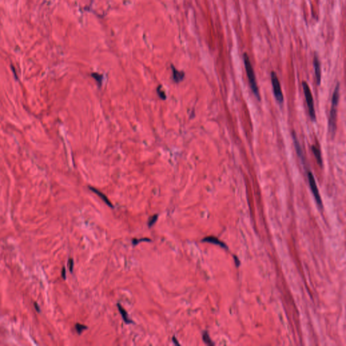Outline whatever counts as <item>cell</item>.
Wrapping results in <instances>:
<instances>
[{"mask_svg": "<svg viewBox=\"0 0 346 346\" xmlns=\"http://www.w3.org/2000/svg\"><path fill=\"white\" fill-rule=\"evenodd\" d=\"M339 89H340V85L338 83L335 86L331 99V108L329 120H328V129H329V133L331 135L332 137H334L335 132H336L337 112V105H338L339 99Z\"/></svg>", "mask_w": 346, "mask_h": 346, "instance_id": "1", "label": "cell"}, {"mask_svg": "<svg viewBox=\"0 0 346 346\" xmlns=\"http://www.w3.org/2000/svg\"><path fill=\"white\" fill-rule=\"evenodd\" d=\"M243 58L244 65H245V68L246 74H247L248 76L250 87L252 89V91L253 94H254V96L256 97V98L258 99V100H260V97L258 86V85H257L256 76H255L254 68H253L252 65L251 64L250 58H249V56L248 55L247 53H243Z\"/></svg>", "mask_w": 346, "mask_h": 346, "instance_id": "2", "label": "cell"}, {"mask_svg": "<svg viewBox=\"0 0 346 346\" xmlns=\"http://www.w3.org/2000/svg\"><path fill=\"white\" fill-rule=\"evenodd\" d=\"M302 87L303 91H304V94L306 99V101L307 103V106H308L309 115L311 120L312 121L316 120V112L314 108V100L312 92L308 84L306 81L302 82Z\"/></svg>", "mask_w": 346, "mask_h": 346, "instance_id": "3", "label": "cell"}, {"mask_svg": "<svg viewBox=\"0 0 346 346\" xmlns=\"http://www.w3.org/2000/svg\"><path fill=\"white\" fill-rule=\"evenodd\" d=\"M271 77V83L272 85V89H273V93L274 96L275 97L276 101L278 103H282L283 102V95L282 90H281V84L278 80L277 75L274 72H272L270 75Z\"/></svg>", "mask_w": 346, "mask_h": 346, "instance_id": "4", "label": "cell"}, {"mask_svg": "<svg viewBox=\"0 0 346 346\" xmlns=\"http://www.w3.org/2000/svg\"><path fill=\"white\" fill-rule=\"evenodd\" d=\"M307 177H308L309 185H310L311 191H312V192L314 197V198H315L317 204H319L320 206H322L321 198V196H320L319 191V189H318L314 177L312 172L310 171V170H308V171H307Z\"/></svg>", "mask_w": 346, "mask_h": 346, "instance_id": "5", "label": "cell"}, {"mask_svg": "<svg viewBox=\"0 0 346 346\" xmlns=\"http://www.w3.org/2000/svg\"><path fill=\"white\" fill-rule=\"evenodd\" d=\"M314 72H315V77L316 80V83L318 85H321V62H320L319 58L318 57L316 54H315L314 57Z\"/></svg>", "mask_w": 346, "mask_h": 346, "instance_id": "6", "label": "cell"}, {"mask_svg": "<svg viewBox=\"0 0 346 346\" xmlns=\"http://www.w3.org/2000/svg\"><path fill=\"white\" fill-rule=\"evenodd\" d=\"M292 137H293L294 146H295V148L296 152H297V154L298 155V157L300 158V159L302 160L303 164L304 165L305 164V157H304V152H303L302 146L300 143L299 140H298V139H297V135H296V134L294 131L293 132V133H292Z\"/></svg>", "mask_w": 346, "mask_h": 346, "instance_id": "7", "label": "cell"}, {"mask_svg": "<svg viewBox=\"0 0 346 346\" xmlns=\"http://www.w3.org/2000/svg\"><path fill=\"white\" fill-rule=\"evenodd\" d=\"M89 189L91 190L94 193H96L97 196H98L99 198H100L101 200H102L103 202H104L105 204L108 205V206L110 207H114V205H112L111 202H110V201L108 200V198H107V196H105V195H104L103 193H101V191H99V190H97V189H96V188H94V187H89Z\"/></svg>", "mask_w": 346, "mask_h": 346, "instance_id": "8", "label": "cell"}, {"mask_svg": "<svg viewBox=\"0 0 346 346\" xmlns=\"http://www.w3.org/2000/svg\"><path fill=\"white\" fill-rule=\"evenodd\" d=\"M171 68L173 73V79H174V81L176 82V83H180V82L183 81L184 77H185V73L183 72H181V71H179L178 70H177L172 65L171 66Z\"/></svg>", "mask_w": 346, "mask_h": 346, "instance_id": "9", "label": "cell"}, {"mask_svg": "<svg viewBox=\"0 0 346 346\" xmlns=\"http://www.w3.org/2000/svg\"><path fill=\"white\" fill-rule=\"evenodd\" d=\"M202 241L204 242H207V243H213V244H216V245H220L221 246L222 248H227V246L224 244L223 242L220 241L219 239H218V238H216L215 237H213V236H209V237H206L204 238V239H202Z\"/></svg>", "mask_w": 346, "mask_h": 346, "instance_id": "10", "label": "cell"}, {"mask_svg": "<svg viewBox=\"0 0 346 346\" xmlns=\"http://www.w3.org/2000/svg\"><path fill=\"white\" fill-rule=\"evenodd\" d=\"M117 307L118 308V310L119 312H120L121 316H122V318L123 319V321H124L125 323L127 324H131V323H133V322L131 321V319H129V316H128V314H127V311L124 310V308H123V307L121 306V305L118 303L117 304Z\"/></svg>", "mask_w": 346, "mask_h": 346, "instance_id": "11", "label": "cell"}, {"mask_svg": "<svg viewBox=\"0 0 346 346\" xmlns=\"http://www.w3.org/2000/svg\"><path fill=\"white\" fill-rule=\"evenodd\" d=\"M311 149H312V151L313 152L314 155L318 164L322 167V166H323V159H322L321 151H320L319 149H318L315 146H312Z\"/></svg>", "mask_w": 346, "mask_h": 346, "instance_id": "12", "label": "cell"}, {"mask_svg": "<svg viewBox=\"0 0 346 346\" xmlns=\"http://www.w3.org/2000/svg\"><path fill=\"white\" fill-rule=\"evenodd\" d=\"M91 77L97 81V84H98L99 86L101 85V83H102V81H103V76L102 75H99V74H98V73L94 72L91 74Z\"/></svg>", "mask_w": 346, "mask_h": 346, "instance_id": "13", "label": "cell"}, {"mask_svg": "<svg viewBox=\"0 0 346 346\" xmlns=\"http://www.w3.org/2000/svg\"><path fill=\"white\" fill-rule=\"evenodd\" d=\"M203 340L204 341V342L206 343L207 345H213L214 343L212 342V340L210 339V337L208 333L206 331H205L204 333V334H203Z\"/></svg>", "mask_w": 346, "mask_h": 346, "instance_id": "14", "label": "cell"}, {"mask_svg": "<svg viewBox=\"0 0 346 346\" xmlns=\"http://www.w3.org/2000/svg\"><path fill=\"white\" fill-rule=\"evenodd\" d=\"M158 214H155V215H153L152 216H151V217L149 218L148 220V226L151 228V226H152L153 224H154L155 222H156L157 220H158Z\"/></svg>", "mask_w": 346, "mask_h": 346, "instance_id": "15", "label": "cell"}, {"mask_svg": "<svg viewBox=\"0 0 346 346\" xmlns=\"http://www.w3.org/2000/svg\"><path fill=\"white\" fill-rule=\"evenodd\" d=\"M86 328H87V327H86V326L83 325V324H79V323H77L75 325V329L79 334H81L84 330L86 329Z\"/></svg>", "mask_w": 346, "mask_h": 346, "instance_id": "16", "label": "cell"}, {"mask_svg": "<svg viewBox=\"0 0 346 346\" xmlns=\"http://www.w3.org/2000/svg\"><path fill=\"white\" fill-rule=\"evenodd\" d=\"M157 93H158V96L160 97L162 99H166V94H165V92L163 90H162V86L161 85H159L158 86L157 88Z\"/></svg>", "mask_w": 346, "mask_h": 346, "instance_id": "17", "label": "cell"}, {"mask_svg": "<svg viewBox=\"0 0 346 346\" xmlns=\"http://www.w3.org/2000/svg\"><path fill=\"white\" fill-rule=\"evenodd\" d=\"M141 241H151V239H149V238H141V239H133V241H132V243H133V245H137V244H139Z\"/></svg>", "mask_w": 346, "mask_h": 346, "instance_id": "18", "label": "cell"}, {"mask_svg": "<svg viewBox=\"0 0 346 346\" xmlns=\"http://www.w3.org/2000/svg\"><path fill=\"white\" fill-rule=\"evenodd\" d=\"M68 267L70 272H72L73 270V268H74V260H73L72 258H69L68 262Z\"/></svg>", "mask_w": 346, "mask_h": 346, "instance_id": "19", "label": "cell"}, {"mask_svg": "<svg viewBox=\"0 0 346 346\" xmlns=\"http://www.w3.org/2000/svg\"><path fill=\"white\" fill-rule=\"evenodd\" d=\"M62 277L64 278V279H66V269H65V267L62 268Z\"/></svg>", "mask_w": 346, "mask_h": 346, "instance_id": "20", "label": "cell"}, {"mask_svg": "<svg viewBox=\"0 0 346 346\" xmlns=\"http://www.w3.org/2000/svg\"><path fill=\"white\" fill-rule=\"evenodd\" d=\"M34 308H35L36 310L37 311V312H40V307H39V305L37 304L36 302L34 303Z\"/></svg>", "mask_w": 346, "mask_h": 346, "instance_id": "21", "label": "cell"}, {"mask_svg": "<svg viewBox=\"0 0 346 346\" xmlns=\"http://www.w3.org/2000/svg\"><path fill=\"white\" fill-rule=\"evenodd\" d=\"M172 341H174V343H175V344H177V345H180V344H179V343L178 342V341H177V338H176V337H172Z\"/></svg>", "mask_w": 346, "mask_h": 346, "instance_id": "22", "label": "cell"}]
</instances>
